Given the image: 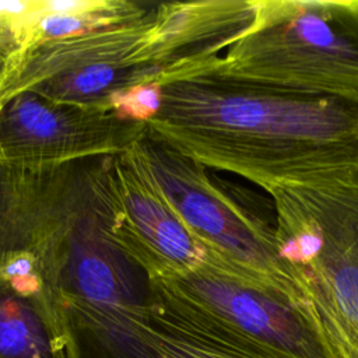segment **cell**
<instances>
[{
    "mask_svg": "<svg viewBox=\"0 0 358 358\" xmlns=\"http://www.w3.org/2000/svg\"><path fill=\"white\" fill-rule=\"evenodd\" d=\"M162 102V84H141L122 90L110 98L109 106H113L117 115H126L129 119L151 120L159 110Z\"/></svg>",
    "mask_w": 358,
    "mask_h": 358,
    "instance_id": "30bf717a",
    "label": "cell"
},
{
    "mask_svg": "<svg viewBox=\"0 0 358 358\" xmlns=\"http://www.w3.org/2000/svg\"><path fill=\"white\" fill-rule=\"evenodd\" d=\"M151 334L164 358H287L152 292Z\"/></svg>",
    "mask_w": 358,
    "mask_h": 358,
    "instance_id": "ba28073f",
    "label": "cell"
},
{
    "mask_svg": "<svg viewBox=\"0 0 358 358\" xmlns=\"http://www.w3.org/2000/svg\"><path fill=\"white\" fill-rule=\"evenodd\" d=\"M154 295L287 358H350L303 292L249 274L208 250L187 270L150 278Z\"/></svg>",
    "mask_w": 358,
    "mask_h": 358,
    "instance_id": "277c9868",
    "label": "cell"
},
{
    "mask_svg": "<svg viewBox=\"0 0 358 358\" xmlns=\"http://www.w3.org/2000/svg\"><path fill=\"white\" fill-rule=\"evenodd\" d=\"M108 109L18 92L0 106V157L45 162L117 148L140 127L117 124Z\"/></svg>",
    "mask_w": 358,
    "mask_h": 358,
    "instance_id": "8992f818",
    "label": "cell"
},
{
    "mask_svg": "<svg viewBox=\"0 0 358 358\" xmlns=\"http://www.w3.org/2000/svg\"><path fill=\"white\" fill-rule=\"evenodd\" d=\"M224 62L248 77L358 96V0H257L255 24Z\"/></svg>",
    "mask_w": 358,
    "mask_h": 358,
    "instance_id": "3957f363",
    "label": "cell"
},
{
    "mask_svg": "<svg viewBox=\"0 0 358 358\" xmlns=\"http://www.w3.org/2000/svg\"><path fill=\"white\" fill-rule=\"evenodd\" d=\"M0 358H77L69 327L1 277Z\"/></svg>",
    "mask_w": 358,
    "mask_h": 358,
    "instance_id": "9c48e42d",
    "label": "cell"
},
{
    "mask_svg": "<svg viewBox=\"0 0 358 358\" xmlns=\"http://www.w3.org/2000/svg\"><path fill=\"white\" fill-rule=\"evenodd\" d=\"M151 122L180 154L266 192L358 164V96L248 77L217 56L164 83Z\"/></svg>",
    "mask_w": 358,
    "mask_h": 358,
    "instance_id": "6da1fadb",
    "label": "cell"
},
{
    "mask_svg": "<svg viewBox=\"0 0 358 358\" xmlns=\"http://www.w3.org/2000/svg\"><path fill=\"white\" fill-rule=\"evenodd\" d=\"M112 185L117 197V222L140 243V255L148 259L150 278L179 273L200 264L208 249L192 234L175 213L136 148L116 166Z\"/></svg>",
    "mask_w": 358,
    "mask_h": 358,
    "instance_id": "52a82bcc",
    "label": "cell"
},
{
    "mask_svg": "<svg viewBox=\"0 0 358 358\" xmlns=\"http://www.w3.org/2000/svg\"><path fill=\"white\" fill-rule=\"evenodd\" d=\"M136 151L175 213L210 252L249 274L302 291L280 256L274 222L236 201L192 158L154 143Z\"/></svg>",
    "mask_w": 358,
    "mask_h": 358,
    "instance_id": "5b68a950",
    "label": "cell"
},
{
    "mask_svg": "<svg viewBox=\"0 0 358 358\" xmlns=\"http://www.w3.org/2000/svg\"><path fill=\"white\" fill-rule=\"evenodd\" d=\"M267 192L282 262L337 345L358 358V164Z\"/></svg>",
    "mask_w": 358,
    "mask_h": 358,
    "instance_id": "7a4b0ae2",
    "label": "cell"
}]
</instances>
